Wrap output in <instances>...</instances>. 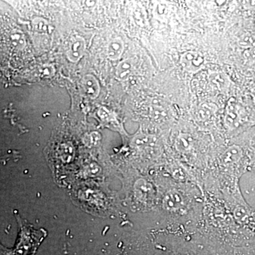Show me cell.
I'll use <instances>...</instances> for the list:
<instances>
[{"label":"cell","mask_w":255,"mask_h":255,"mask_svg":"<svg viewBox=\"0 0 255 255\" xmlns=\"http://www.w3.org/2000/svg\"><path fill=\"white\" fill-rule=\"evenodd\" d=\"M204 57L198 52L189 51L184 53L181 58V63L186 70L196 72L203 66Z\"/></svg>","instance_id":"6da1fadb"},{"label":"cell","mask_w":255,"mask_h":255,"mask_svg":"<svg viewBox=\"0 0 255 255\" xmlns=\"http://www.w3.org/2000/svg\"><path fill=\"white\" fill-rule=\"evenodd\" d=\"M241 156L242 150L241 147H238V146H232L226 151V153L223 156V158H224L225 162H237L238 159L241 158Z\"/></svg>","instance_id":"7a4b0ae2"},{"label":"cell","mask_w":255,"mask_h":255,"mask_svg":"<svg viewBox=\"0 0 255 255\" xmlns=\"http://www.w3.org/2000/svg\"><path fill=\"white\" fill-rule=\"evenodd\" d=\"M123 50V43L121 41H113L110 44V54L112 58H119Z\"/></svg>","instance_id":"3957f363"},{"label":"cell","mask_w":255,"mask_h":255,"mask_svg":"<svg viewBox=\"0 0 255 255\" xmlns=\"http://www.w3.org/2000/svg\"><path fill=\"white\" fill-rule=\"evenodd\" d=\"M130 68H131V64L129 62L125 61L121 63L118 68L119 78L122 79L126 78L130 73Z\"/></svg>","instance_id":"277c9868"}]
</instances>
